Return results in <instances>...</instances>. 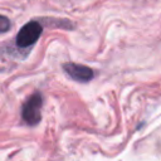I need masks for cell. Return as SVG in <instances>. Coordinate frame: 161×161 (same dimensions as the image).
<instances>
[{"label": "cell", "instance_id": "obj_1", "mask_svg": "<svg viewBox=\"0 0 161 161\" xmlns=\"http://www.w3.org/2000/svg\"><path fill=\"white\" fill-rule=\"evenodd\" d=\"M42 104H43V98L42 94L38 92L30 96L28 101L24 103L21 109V116L28 125L35 126L36 123H39L42 118Z\"/></svg>", "mask_w": 161, "mask_h": 161}, {"label": "cell", "instance_id": "obj_2", "mask_svg": "<svg viewBox=\"0 0 161 161\" xmlns=\"http://www.w3.org/2000/svg\"><path fill=\"white\" fill-rule=\"evenodd\" d=\"M42 31H43V28L38 21L26 23L18 33L16 45L20 48H26V47L33 45L39 39Z\"/></svg>", "mask_w": 161, "mask_h": 161}, {"label": "cell", "instance_id": "obj_3", "mask_svg": "<svg viewBox=\"0 0 161 161\" xmlns=\"http://www.w3.org/2000/svg\"><path fill=\"white\" fill-rule=\"evenodd\" d=\"M65 73L77 82H88L93 78V70L86 65L74 64V63H65L63 65Z\"/></svg>", "mask_w": 161, "mask_h": 161}, {"label": "cell", "instance_id": "obj_4", "mask_svg": "<svg viewBox=\"0 0 161 161\" xmlns=\"http://www.w3.org/2000/svg\"><path fill=\"white\" fill-rule=\"evenodd\" d=\"M9 29H10V20L6 16L0 15V33H6Z\"/></svg>", "mask_w": 161, "mask_h": 161}]
</instances>
